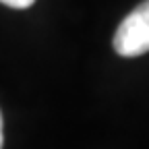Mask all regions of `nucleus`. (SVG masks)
Listing matches in <instances>:
<instances>
[{
  "instance_id": "nucleus-1",
  "label": "nucleus",
  "mask_w": 149,
  "mask_h": 149,
  "mask_svg": "<svg viewBox=\"0 0 149 149\" xmlns=\"http://www.w3.org/2000/svg\"><path fill=\"white\" fill-rule=\"evenodd\" d=\"M114 50L126 58L149 52V0L133 8L118 25L114 33Z\"/></svg>"
},
{
  "instance_id": "nucleus-3",
  "label": "nucleus",
  "mask_w": 149,
  "mask_h": 149,
  "mask_svg": "<svg viewBox=\"0 0 149 149\" xmlns=\"http://www.w3.org/2000/svg\"><path fill=\"white\" fill-rule=\"evenodd\" d=\"M4 145V135H2V112H0V149Z\"/></svg>"
},
{
  "instance_id": "nucleus-2",
  "label": "nucleus",
  "mask_w": 149,
  "mask_h": 149,
  "mask_svg": "<svg viewBox=\"0 0 149 149\" xmlns=\"http://www.w3.org/2000/svg\"><path fill=\"white\" fill-rule=\"evenodd\" d=\"M0 2L10 6V8H29L35 0H0Z\"/></svg>"
}]
</instances>
